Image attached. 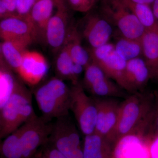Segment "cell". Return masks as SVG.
<instances>
[{"label":"cell","instance_id":"cell-1","mask_svg":"<svg viewBox=\"0 0 158 158\" xmlns=\"http://www.w3.org/2000/svg\"><path fill=\"white\" fill-rule=\"evenodd\" d=\"M156 95L139 91L131 94L120 103L118 121L112 142L131 134L141 133L146 129L152 115Z\"/></svg>","mask_w":158,"mask_h":158},{"label":"cell","instance_id":"cell-2","mask_svg":"<svg viewBox=\"0 0 158 158\" xmlns=\"http://www.w3.org/2000/svg\"><path fill=\"white\" fill-rule=\"evenodd\" d=\"M34 97L43 117L48 121L69 115L71 94L63 80L49 79L34 90Z\"/></svg>","mask_w":158,"mask_h":158},{"label":"cell","instance_id":"cell-3","mask_svg":"<svg viewBox=\"0 0 158 158\" xmlns=\"http://www.w3.org/2000/svg\"><path fill=\"white\" fill-rule=\"evenodd\" d=\"M32 94L20 81L14 93L0 108V138L4 139L36 117Z\"/></svg>","mask_w":158,"mask_h":158},{"label":"cell","instance_id":"cell-4","mask_svg":"<svg viewBox=\"0 0 158 158\" xmlns=\"http://www.w3.org/2000/svg\"><path fill=\"white\" fill-rule=\"evenodd\" d=\"M100 14L126 38L141 39L145 31L144 26L122 0H102Z\"/></svg>","mask_w":158,"mask_h":158},{"label":"cell","instance_id":"cell-5","mask_svg":"<svg viewBox=\"0 0 158 158\" xmlns=\"http://www.w3.org/2000/svg\"><path fill=\"white\" fill-rule=\"evenodd\" d=\"M48 143L67 158H84L80 134L69 115L57 118Z\"/></svg>","mask_w":158,"mask_h":158},{"label":"cell","instance_id":"cell-6","mask_svg":"<svg viewBox=\"0 0 158 158\" xmlns=\"http://www.w3.org/2000/svg\"><path fill=\"white\" fill-rule=\"evenodd\" d=\"M70 111L85 136L95 132L97 109L93 97L88 96L80 83L71 88Z\"/></svg>","mask_w":158,"mask_h":158},{"label":"cell","instance_id":"cell-7","mask_svg":"<svg viewBox=\"0 0 158 158\" xmlns=\"http://www.w3.org/2000/svg\"><path fill=\"white\" fill-rule=\"evenodd\" d=\"M52 123L42 116H37L19 128L23 158H33L48 142Z\"/></svg>","mask_w":158,"mask_h":158},{"label":"cell","instance_id":"cell-8","mask_svg":"<svg viewBox=\"0 0 158 158\" xmlns=\"http://www.w3.org/2000/svg\"><path fill=\"white\" fill-rule=\"evenodd\" d=\"M93 97L97 109L95 132L112 142L118 121L120 103L115 98Z\"/></svg>","mask_w":158,"mask_h":158},{"label":"cell","instance_id":"cell-9","mask_svg":"<svg viewBox=\"0 0 158 158\" xmlns=\"http://www.w3.org/2000/svg\"><path fill=\"white\" fill-rule=\"evenodd\" d=\"M48 68L47 61L42 54L27 50L23 54L17 73L26 85L35 87L44 79Z\"/></svg>","mask_w":158,"mask_h":158},{"label":"cell","instance_id":"cell-10","mask_svg":"<svg viewBox=\"0 0 158 158\" xmlns=\"http://www.w3.org/2000/svg\"><path fill=\"white\" fill-rule=\"evenodd\" d=\"M84 21L81 34L92 48L109 42L113 34V28L112 25L100 13H89L85 16Z\"/></svg>","mask_w":158,"mask_h":158},{"label":"cell","instance_id":"cell-11","mask_svg":"<svg viewBox=\"0 0 158 158\" xmlns=\"http://www.w3.org/2000/svg\"><path fill=\"white\" fill-rule=\"evenodd\" d=\"M0 36L2 41H19L29 44L36 41L34 30L27 19L14 15L1 20Z\"/></svg>","mask_w":158,"mask_h":158},{"label":"cell","instance_id":"cell-12","mask_svg":"<svg viewBox=\"0 0 158 158\" xmlns=\"http://www.w3.org/2000/svg\"><path fill=\"white\" fill-rule=\"evenodd\" d=\"M69 14L67 8L57 9L48 24L46 43L55 52H59L64 46L69 31Z\"/></svg>","mask_w":158,"mask_h":158},{"label":"cell","instance_id":"cell-13","mask_svg":"<svg viewBox=\"0 0 158 158\" xmlns=\"http://www.w3.org/2000/svg\"><path fill=\"white\" fill-rule=\"evenodd\" d=\"M113 158H150L149 147L138 134L123 136L116 141Z\"/></svg>","mask_w":158,"mask_h":158},{"label":"cell","instance_id":"cell-14","mask_svg":"<svg viewBox=\"0 0 158 158\" xmlns=\"http://www.w3.org/2000/svg\"><path fill=\"white\" fill-rule=\"evenodd\" d=\"M150 79V72L143 59L139 57L127 61L124 73L127 92L143 91Z\"/></svg>","mask_w":158,"mask_h":158},{"label":"cell","instance_id":"cell-15","mask_svg":"<svg viewBox=\"0 0 158 158\" xmlns=\"http://www.w3.org/2000/svg\"><path fill=\"white\" fill-rule=\"evenodd\" d=\"M55 6L52 0H37L27 19L34 30L36 41L46 42L47 27Z\"/></svg>","mask_w":158,"mask_h":158},{"label":"cell","instance_id":"cell-16","mask_svg":"<svg viewBox=\"0 0 158 158\" xmlns=\"http://www.w3.org/2000/svg\"><path fill=\"white\" fill-rule=\"evenodd\" d=\"M143 59L149 69L152 78L158 79V23L145 29L141 38Z\"/></svg>","mask_w":158,"mask_h":158},{"label":"cell","instance_id":"cell-17","mask_svg":"<svg viewBox=\"0 0 158 158\" xmlns=\"http://www.w3.org/2000/svg\"><path fill=\"white\" fill-rule=\"evenodd\" d=\"M127 62L117 53L115 49L103 59L94 62L102 69L108 77L126 91L124 73Z\"/></svg>","mask_w":158,"mask_h":158},{"label":"cell","instance_id":"cell-18","mask_svg":"<svg viewBox=\"0 0 158 158\" xmlns=\"http://www.w3.org/2000/svg\"><path fill=\"white\" fill-rule=\"evenodd\" d=\"M111 142L95 132L85 136L83 144L84 158H111Z\"/></svg>","mask_w":158,"mask_h":158},{"label":"cell","instance_id":"cell-19","mask_svg":"<svg viewBox=\"0 0 158 158\" xmlns=\"http://www.w3.org/2000/svg\"><path fill=\"white\" fill-rule=\"evenodd\" d=\"M29 44L19 41H2L1 44V57L17 73L23 54Z\"/></svg>","mask_w":158,"mask_h":158},{"label":"cell","instance_id":"cell-20","mask_svg":"<svg viewBox=\"0 0 158 158\" xmlns=\"http://www.w3.org/2000/svg\"><path fill=\"white\" fill-rule=\"evenodd\" d=\"M81 35L77 28L73 27L69 29L66 42L74 63L83 65L85 69L92 62L89 50L83 47L81 44Z\"/></svg>","mask_w":158,"mask_h":158},{"label":"cell","instance_id":"cell-21","mask_svg":"<svg viewBox=\"0 0 158 158\" xmlns=\"http://www.w3.org/2000/svg\"><path fill=\"white\" fill-rule=\"evenodd\" d=\"M14 71L1 57L0 60V108L14 93L20 81L16 79Z\"/></svg>","mask_w":158,"mask_h":158},{"label":"cell","instance_id":"cell-22","mask_svg":"<svg viewBox=\"0 0 158 158\" xmlns=\"http://www.w3.org/2000/svg\"><path fill=\"white\" fill-rule=\"evenodd\" d=\"M94 97L99 98H126L125 91L107 76L99 80L88 89Z\"/></svg>","mask_w":158,"mask_h":158},{"label":"cell","instance_id":"cell-23","mask_svg":"<svg viewBox=\"0 0 158 158\" xmlns=\"http://www.w3.org/2000/svg\"><path fill=\"white\" fill-rule=\"evenodd\" d=\"M115 45L117 53L127 62L142 55L141 39H132L122 36Z\"/></svg>","mask_w":158,"mask_h":158},{"label":"cell","instance_id":"cell-24","mask_svg":"<svg viewBox=\"0 0 158 158\" xmlns=\"http://www.w3.org/2000/svg\"><path fill=\"white\" fill-rule=\"evenodd\" d=\"M135 15L145 29L151 28L157 24L151 6L134 2L131 0H122Z\"/></svg>","mask_w":158,"mask_h":158},{"label":"cell","instance_id":"cell-25","mask_svg":"<svg viewBox=\"0 0 158 158\" xmlns=\"http://www.w3.org/2000/svg\"><path fill=\"white\" fill-rule=\"evenodd\" d=\"M4 139L0 147L1 158H23L19 129Z\"/></svg>","mask_w":158,"mask_h":158},{"label":"cell","instance_id":"cell-26","mask_svg":"<svg viewBox=\"0 0 158 158\" xmlns=\"http://www.w3.org/2000/svg\"><path fill=\"white\" fill-rule=\"evenodd\" d=\"M73 62L69 52L68 44L65 41L64 46L58 52L56 61V68L58 77L62 80L70 81L72 69Z\"/></svg>","mask_w":158,"mask_h":158},{"label":"cell","instance_id":"cell-27","mask_svg":"<svg viewBox=\"0 0 158 158\" xmlns=\"http://www.w3.org/2000/svg\"><path fill=\"white\" fill-rule=\"evenodd\" d=\"M106 76L102 69L92 61L85 69L82 85L88 90L94 83Z\"/></svg>","mask_w":158,"mask_h":158},{"label":"cell","instance_id":"cell-28","mask_svg":"<svg viewBox=\"0 0 158 158\" xmlns=\"http://www.w3.org/2000/svg\"><path fill=\"white\" fill-rule=\"evenodd\" d=\"M156 103L152 116L148 123L145 135L152 136L154 139L158 138V94H155Z\"/></svg>","mask_w":158,"mask_h":158},{"label":"cell","instance_id":"cell-29","mask_svg":"<svg viewBox=\"0 0 158 158\" xmlns=\"http://www.w3.org/2000/svg\"><path fill=\"white\" fill-rule=\"evenodd\" d=\"M16 3L17 0H0V17L2 19L18 15Z\"/></svg>","mask_w":158,"mask_h":158},{"label":"cell","instance_id":"cell-30","mask_svg":"<svg viewBox=\"0 0 158 158\" xmlns=\"http://www.w3.org/2000/svg\"><path fill=\"white\" fill-rule=\"evenodd\" d=\"M69 5L74 11L88 12L96 3L95 0H68Z\"/></svg>","mask_w":158,"mask_h":158},{"label":"cell","instance_id":"cell-31","mask_svg":"<svg viewBox=\"0 0 158 158\" xmlns=\"http://www.w3.org/2000/svg\"><path fill=\"white\" fill-rule=\"evenodd\" d=\"M37 0H17L16 12L18 16L27 19Z\"/></svg>","mask_w":158,"mask_h":158},{"label":"cell","instance_id":"cell-32","mask_svg":"<svg viewBox=\"0 0 158 158\" xmlns=\"http://www.w3.org/2000/svg\"><path fill=\"white\" fill-rule=\"evenodd\" d=\"M40 150L43 158H67L48 143L44 145Z\"/></svg>","mask_w":158,"mask_h":158},{"label":"cell","instance_id":"cell-33","mask_svg":"<svg viewBox=\"0 0 158 158\" xmlns=\"http://www.w3.org/2000/svg\"><path fill=\"white\" fill-rule=\"evenodd\" d=\"M149 147L150 158H158V138L154 139Z\"/></svg>","mask_w":158,"mask_h":158},{"label":"cell","instance_id":"cell-34","mask_svg":"<svg viewBox=\"0 0 158 158\" xmlns=\"http://www.w3.org/2000/svg\"><path fill=\"white\" fill-rule=\"evenodd\" d=\"M151 6L156 21L158 23V0H155Z\"/></svg>","mask_w":158,"mask_h":158},{"label":"cell","instance_id":"cell-35","mask_svg":"<svg viewBox=\"0 0 158 158\" xmlns=\"http://www.w3.org/2000/svg\"><path fill=\"white\" fill-rule=\"evenodd\" d=\"M53 1L55 6L56 7L57 9H65L67 8L65 0H52Z\"/></svg>","mask_w":158,"mask_h":158},{"label":"cell","instance_id":"cell-36","mask_svg":"<svg viewBox=\"0 0 158 158\" xmlns=\"http://www.w3.org/2000/svg\"><path fill=\"white\" fill-rule=\"evenodd\" d=\"M131 1L134 2L146 4V5L152 6L155 0H131Z\"/></svg>","mask_w":158,"mask_h":158},{"label":"cell","instance_id":"cell-37","mask_svg":"<svg viewBox=\"0 0 158 158\" xmlns=\"http://www.w3.org/2000/svg\"><path fill=\"white\" fill-rule=\"evenodd\" d=\"M33 158H43L42 156V153H41V150L40 149L38 151L37 153L34 156Z\"/></svg>","mask_w":158,"mask_h":158},{"label":"cell","instance_id":"cell-38","mask_svg":"<svg viewBox=\"0 0 158 158\" xmlns=\"http://www.w3.org/2000/svg\"><path fill=\"white\" fill-rule=\"evenodd\" d=\"M98 1V0H95V2H96H96H97Z\"/></svg>","mask_w":158,"mask_h":158},{"label":"cell","instance_id":"cell-39","mask_svg":"<svg viewBox=\"0 0 158 158\" xmlns=\"http://www.w3.org/2000/svg\"><path fill=\"white\" fill-rule=\"evenodd\" d=\"M157 94H158V92H157Z\"/></svg>","mask_w":158,"mask_h":158}]
</instances>
